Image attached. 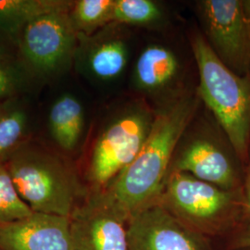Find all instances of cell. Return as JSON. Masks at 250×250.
Masks as SVG:
<instances>
[{
  "instance_id": "cell-7",
  "label": "cell",
  "mask_w": 250,
  "mask_h": 250,
  "mask_svg": "<svg viewBox=\"0 0 250 250\" xmlns=\"http://www.w3.org/2000/svg\"><path fill=\"white\" fill-rule=\"evenodd\" d=\"M71 9L55 11L30 22L19 36L23 60L36 73L52 76L74 62L78 33L72 25Z\"/></svg>"
},
{
  "instance_id": "cell-24",
  "label": "cell",
  "mask_w": 250,
  "mask_h": 250,
  "mask_svg": "<svg viewBox=\"0 0 250 250\" xmlns=\"http://www.w3.org/2000/svg\"><path fill=\"white\" fill-rule=\"evenodd\" d=\"M243 5H244V9H245L247 18L250 23V0H243Z\"/></svg>"
},
{
  "instance_id": "cell-6",
  "label": "cell",
  "mask_w": 250,
  "mask_h": 250,
  "mask_svg": "<svg viewBox=\"0 0 250 250\" xmlns=\"http://www.w3.org/2000/svg\"><path fill=\"white\" fill-rule=\"evenodd\" d=\"M206 41L215 55L239 76L250 73V23L243 0H202L197 3Z\"/></svg>"
},
{
  "instance_id": "cell-5",
  "label": "cell",
  "mask_w": 250,
  "mask_h": 250,
  "mask_svg": "<svg viewBox=\"0 0 250 250\" xmlns=\"http://www.w3.org/2000/svg\"><path fill=\"white\" fill-rule=\"evenodd\" d=\"M155 118L146 105L138 103L117 115L94 144L88 178L95 190H101L134 161L141 150Z\"/></svg>"
},
{
  "instance_id": "cell-8",
  "label": "cell",
  "mask_w": 250,
  "mask_h": 250,
  "mask_svg": "<svg viewBox=\"0 0 250 250\" xmlns=\"http://www.w3.org/2000/svg\"><path fill=\"white\" fill-rule=\"evenodd\" d=\"M238 155L224 131L220 134L182 137L173 155L170 171L183 172L218 188L241 191L243 178Z\"/></svg>"
},
{
  "instance_id": "cell-10",
  "label": "cell",
  "mask_w": 250,
  "mask_h": 250,
  "mask_svg": "<svg viewBox=\"0 0 250 250\" xmlns=\"http://www.w3.org/2000/svg\"><path fill=\"white\" fill-rule=\"evenodd\" d=\"M129 250H208L202 234L192 230L160 204L132 216Z\"/></svg>"
},
{
  "instance_id": "cell-19",
  "label": "cell",
  "mask_w": 250,
  "mask_h": 250,
  "mask_svg": "<svg viewBox=\"0 0 250 250\" xmlns=\"http://www.w3.org/2000/svg\"><path fill=\"white\" fill-rule=\"evenodd\" d=\"M26 114L21 108L3 110L0 114V157L12 151L23 136Z\"/></svg>"
},
{
  "instance_id": "cell-3",
  "label": "cell",
  "mask_w": 250,
  "mask_h": 250,
  "mask_svg": "<svg viewBox=\"0 0 250 250\" xmlns=\"http://www.w3.org/2000/svg\"><path fill=\"white\" fill-rule=\"evenodd\" d=\"M20 197L34 212L71 217L80 185L60 158L34 146H21L5 163Z\"/></svg>"
},
{
  "instance_id": "cell-4",
  "label": "cell",
  "mask_w": 250,
  "mask_h": 250,
  "mask_svg": "<svg viewBox=\"0 0 250 250\" xmlns=\"http://www.w3.org/2000/svg\"><path fill=\"white\" fill-rule=\"evenodd\" d=\"M158 204L196 232H218L243 208V192L229 191L187 173L170 171Z\"/></svg>"
},
{
  "instance_id": "cell-18",
  "label": "cell",
  "mask_w": 250,
  "mask_h": 250,
  "mask_svg": "<svg viewBox=\"0 0 250 250\" xmlns=\"http://www.w3.org/2000/svg\"><path fill=\"white\" fill-rule=\"evenodd\" d=\"M33 212L20 197L6 164L0 161V224L18 221Z\"/></svg>"
},
{
  "instance_id": "cell-1",
  "label": "cell",
  "mask_w": 250,
  "mask_h": 250,
  "mask_svg": "<svg viewBox=\"0 0 250 250\" xmlns=\"http://www.w3.org/2000/svg\"><path fill=\"white\" fill-rule=\"evenodd\" d=\"M199 100L198 94L186 93L160 107L135 159L101 189L129 218L158 203L173 155L196 115Z\"/></svg>"
},
{
  "instance_id": "cell-25",
  "label": "cell",
  "mask_w": 250,
  "mask_h": 250,
  "mask_svg": "<svg viewBox=\"0 0 250 250\" xmlns=\"http://www.w3.org/2000/svg\"><path fill=\"white\" fill-rule=\"evenodd\" d=\"M3 110H4V108H3L2 105H1V103H0V114L3 112Z\"/></svg>"
},
{
  "instance_id": "cell-21",
  "label": "cell",
  "mask_w": 250,
  "mask_h": 250,
  "mask_svg": "<svg viewBox=\"0 0 250 250\" xmlns=\"http://www.w3.org/2000/svg\"><path fill=\"white\" fill-rule=\"evenodd\" d=\"M243 208L246 213L250 216V158L248 163V170L243 183Z\"/></svg>"
},
{
  "instance_id": "cell-23",
  "label": "cell",
  "mask_w": 250,
  "mask_h": 250,
  "mask_svg": "<svg viewBox=\"0 0 250 250\" xmlns=\"http://www.w3.org/2000/svg\"><path fill=\"white\" fill-rule=\"evenodd\" d=\"M5 36L0 34V58L8 56V48L5 43Z\"/></svg>"
},
{
  "instance_id": "cell-13",
  "label": "cell",
  "mask_w": 250,
  "mask_h": 250,
  "mask_svg": "<svg viewBox=\"0 0 250 250\" xmlns=\"http://www.w3.org/2000/svg\"><path fill=\"white\" fill-rule=\"evenodd\" d=\"M0 250H72L70 217L33 212L0 224Z\"/></svg>"
},
{
  "instance_id": "cell-9",
  "label": "cell",
  "mask_w": 250,
  "mask_h": 250,
  "mask_svg": "<svg viewBox=\"0 0 250 250\" xmlns=\"http://www.w3.org/2000/svg\"><path fill=\"white\" fill-rule=\"evenodd\" d=\"M129 220L103 190H94L70 217L72 250H129Z\"/></svg>"
},
{
  "instance_id": "cell-11",
  "label": "cell",
  "mask_w": 250,
  "mask_h": 250,
  "mask_svg": "<svg viewBox=\"0 0 250 250\" xmlns=\"http://www.w3.org/2000/svg\"><path fill=\"white\" fill-rule=\"evenodd\" d=\"M122 26L112 22L92 36L78 34L74 62L90 78L108 83L125 72L130 49Z\"/></svg>"
},
{
  "instance_id": "cell-16",
  "label": "cell",
  "mask_w": 250,
  "mask_h": 250,
  "mask_svg": "<svg viewBox=\"0 0 250 250\" xmlns=\"http://www.w3.org/2000/svg\"><path fill=\"white\" fill-rule=\"evenodd\" d=\"M115 0H77L73 2L70 16L75 31L92 36L112 23Z\"/></svg>"
},
{
  "instance_id": "cell-17",
  "label": "cell",
  "mask_w": 250,
  "mask_h": 250,
  "mask_svg": "<svg viewBox=\"0 0 250 250\" xmlns=\"http://www.w3.org/2000/svg\"><path fill=\"white\" fill-rule=\"evenodd\" d=\"M163 20L160 5L152 0H115L113 22L122 25L157 26Z\"/></svg>"
},
{
  "instance_id": "cell-15",
  "label": "cell",
  "mask_w": 250,
  "mask_h": 250,
  "mask_svg": "<svg viewBox=\"0 0 250 250\" xmlns=\"http://www.w3.org/2000/svg\"><path fill=\"white\" fill-rule=\"evenodd\" d=\"M68 0H0V34L18 39L30 22L43 15L72 9Z\"/></svg>"
},
{
  "instance_id": "cell-2",
  "label": "cell",
  "mask_w": 250,
  "mask_h": 250,
  "mask_svg": "<svg viewBox=\"0 0 250 250\" xmlns=\"http://www.w3.org/2000/svg\"><path fill=\"white\" fill-rule=\"evenodd\" d=\"M190 44L199 78L197 94L247 165L250 158V73L239 76L227 68L202 34L194 33Z\"/></svg>"
},
{
  "instance_id": "cell-14",
  "label": "cell",
  "mask_w": 250,
  "mask_h": 250,
  "mask_svg": "<svg viewBox=\"0 0 250 250\" xmlns=\"http://www.w3.org/2000/svg\"><path fill=\"white\" fill-rule=\"evenodd\" d=\"M48 125L56 144L65 151H72L80 142L84 128L82 103L71 94H63L50 108Z\"/></svg>"
},
{
  "instance_id": "cell-20",
  "label": "cell",
  "mask_w": 250,
  "mask_h": 250,
  "mask_svg": "<svg viewBox=\"0 0 250 250\" xmlns=\"http://www.w3.org/2000/svg\"><path fill=\"white\" fill-rule=\"evenodd\" d=\"M23 84L21 69L9 60V56L0 58V99L14 96Z\"/></svg>"
},
{
  "instance_id": "cell-12",
  "label": "cell",
  "mask_w": 250,
  "mask_h": 250,
  "mask_svg": "<svg viewBox=\"0 0 250 250\" xmlns=\"http://www.w3.org/2000/svg\"><path fill=\"white\" fill-rule=\"evenodd\" d=\"M183 67L177 54L161 44L146 45L134 63V87L162 106L182 97L179 84Z\"/></svg>"
},
{
  "instance_id": "cell-22",
  "label": "cell",
  "mask_w": 250,
  "mask_h": 250,
  "mask_svg": "<svg viewBox=\"0 0 250 250\" xmlns=\"http://www.w3.org/2000/svg\"><path fill=\"white\" fill-rule=\"evenodd\" d=\"M233 247L235 249H250V227L238 235L234 240Z\"/></svg>"
}]
</instances>
